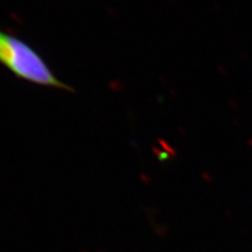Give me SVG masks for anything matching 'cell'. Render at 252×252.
<instances>
[{"instance_id":"6da1fadb","label":"cell","mask_w":252,"mask_h":252,"mask_svg":"<svg viewBox=\"0 0 252 252\" xmlns=\"http://www.w3.org/2000/svg\"><path fill=\"white\" fill-rule=\"evenodd\" d=\"M0 64L15 76L45 88L72 91L54 74L45 60L26 41L0 30Z\"/></svg>"}]
</instances>
